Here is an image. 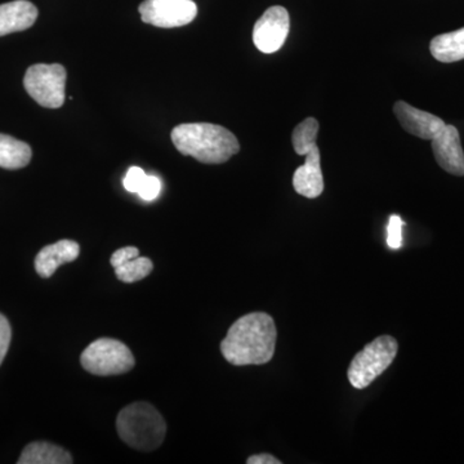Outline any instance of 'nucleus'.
<instances>
[{
  "label": "nucleus",
  "instance_id": "a211bd4d",
  "mask_svg": "<svg viewBox=\"0 0 464 464\" xmlns=\"http://www.w3.org/2000/svg\"><path fill=\"white\" fill-rule=\"evenodd\" d=\"M152 268H154V265H152L151 259L137 257L116 267L115 274L121 282L132 284L148 277L151 274Z\"/></svg>",
  "mask_w": 464,
  "mask_h": 464
},
{
  "label": "nucleus",
  "instance_id": "412c9836",
  "mask_svg": "<svg viewBox=\"0 0 464 464\" xmlns=\"http://www.w3.org/2000/svg\"><path fill=\"white\" fill-rule=\"evenodd\" d=\"M161 191V182L158 177L148 176L143 182L141 190L139 191L140 198L146 201L157 199Z\"/></svg>",
  "mask_w": 464,
  "mask_h": 464
},
{
  "label": "nucleus",
  "instance_id": "1a4fd4ad",
  "mask_svg": "<svg viewBox=\"0 0 464 464\" xmlns=\"http://www.w3.org/2000/svg\"><path fill=\"white\" fill-rule=\"evenodd\" d=\"M431 141L433 155L439 166L454 176H464V152L457 128L445 125Z\"/></svg>",
  "mask_w": 464,
  "mask_h": 464
},
{
  "label": "nucleus",
  "instance_id": "f3484780",
  "mask_svg": "<svg viewBox=\"0 0 464 464\" xmlns=\"http://www.w3.org/2000/svg\"><path fill=\"white\" fill-rule=\"evenodd\" d=\"M319 121L315 118L304 119L293 130L292 142L295 154L306 157L308 151L316 145L317 133H319Z\"/></svg>",
  "mask_w": 464,
  "mask_h": 464
},
{
  "label": "nucleus",
  "instance_id": "20e7f679",
  "mask_svg": "<svg viewBox=\"0 0 464 464\" xmlns=\"http://www.w3.org/2000/svg\"><path fill=\"white\" fill-rule=\"evenodd\" d=\"M399 344L391 335H381L372 343L366 344L351 362L348 381L357 390L366 389L395 360Z\"/></svg>",
  "mask_w": 464,
  "mask_h": 464
},
{
  "label": "nucleus",
  "instance_id": "ddd939ff",
  "mask_svg": "<svg viewBox=\"0 0 464 464\" xmlns=\"http://www.w3.org/2000/svg\"><path fill=\"white\" fill-rule=\"evenodd\" d=\"M38 18V8L27 0L0 5V36L30 29Z\"/></svg>",
  "mask_w": 464,
  "mask_h": 464
},
{
  "label": "nucleus",
  "instance_id": "9d476101",
  "mask_svg": "<svg viewBox=\"0 0 464 464\" xmlns=\"http://www.w3.org/2000/svg\"><path fill=\"white\" fill-rule=\"evenodd\" d=\"M393 112L406 132L418 139L432 140L447 125L439 116L415 109L404 101H398L393 105Z\"/></svg>",
  "mask_w": 464,
  "mask_h": 464
},
{
  "label": "nucleus",
  "instance_id": "6e6552de",
  "mask_svg": "<svg viewBox=\"0 0 464 464\" xmlns=\"http://www.w3.org/2000/svg\"><path fill=\"white\" fill-rule=\"evenodd\" d=\"M290 30V18L288 11L280 5L268 8L262 14L255 29H253V42L262 53H275L283 47Z\"/></svg>",
  "mask_w": 464,
  "mask_h": 464
},
{
  "label": "nucleus",
  "instance_id": "aec40b11",
  "mask_svg": "<svg viewBox=\"0 0 464 464\" xmlns=\"http://www.w3.org/2000/svg\"><path fill=\"white\" fill-rule=\"evenodd\" d=\"M146 177H148V174L143 172L141 168L130 167L123 179L125 190L139 194V191L141 190L143 182H145Z\"/></svg>",
  "mask_w": 464,
  "mask_h": 464
},
{
  "label": "nucleus",
  "instance_id": "0eeeda50",
  "mask_svg": "<svg viewBox=\"0 0 464 464\" xmlns=\"http://www.w3.org/2000/svg\"><path fill=\"white\" fill-rule=\"evenodd\" d=\"M139 11L143 23L163 29L188 25L198 16V5L192 0H145Z\"/></svg>",
  "mask_w": 464,
  "mask_h": 464
},
{
  "label": "nucleus",
  "instance_id": "dca6fc26",
  "mask_svg": "<svg viewBox=\"0 0 464 464\" xmlns=\"http://www.w3.org/2000/svg\"><path fill=\"white\" fill-rule=\"evenodd\" d=\"M432 56L440 63H451L464 60V27L432 39L430 45Z\"/></svg>",
  "mask_w": 464,
  "mask_h": 464
},
{
  "label": "nucleus",
  "instance_id": "b1692460",
  "mask_svg": "<svg viewBox=\"0 0 464 464\" xmlns=\"http://www.w3.org/2000/svg\"><path fill=\"white\" fill-rule=\"evenodd\" d=\"M248 464H282V460L270 456V454H258V456H252L246 459Z\"/></svg>",
  "mask_w": 464,
  "mask_h": 464
},
{
  "label": "nucleus",
  "instance_id": "f8f14e48",
  "mask_svg": "<svg viewBox=\"0 0 464 464\" xmlns=\"http://www.w3.org/2000/svg\"><path fill=\"white\" fill-rule=\"evenodd\" d=\"M81 255V246L76 241L60 240L44 246L35 258V270L39 276L48 279L56 273L60 266L74 262Z\"/></svg>",
  "mask_w": 464,
  "mask_h": 464
},
{
  "label": "nucleus",
  "instance_id": "39448f33",
  "mask_svg": "<svg viewBox=\"0 0 464 464\" xmlns=\"http://www.w3.org/2000/svg\"><path fill=\"white\" fill-rule=\"evenodd\" d=\"M82 366L91 374L118 375L132 371L134 356L123 342L112 338H100L92 342L81 356Z\"/></svg>",
  "mask_w": 464,
  "mask_h": 464
},
{
  "label": "nucleus",
  "instance_id": "423d86ee",
  "mask_svg": "<svg viewBox=\"0 0 464 464\" xmlns=\"http://www.w3.org/2000/svg\"><path fill=\"white\" fill-rule=\"evenodd\" d=\"M66 69L60 63H36L27 69L24 85L43 108L58 109L65 102Z\"/></svg>",
  "mask_w": 464,
  "mask_h": 464
},
{
  "label": "nucleus",
  "instance_id": "f03ea898",
  "mask_svg": "<svg viewBox=\"0 0 464 464\" xmlns=\"http://www.w3.org/2000/svg\"><path fill=\"white\" fill-rule=\"evenodd\" d=\"M172 142L186 157L204 164H222L240 151L239 141L230 130L209 123L179 124L172 130Z\"/></svg>",
  "mask_w": 464,
  "mask_h": 464
},
{
  "label": "nucleus",
  "instance_id": "6ab92c4d",
  "mask_svg": "<svg viewBox=\"0 0 464 464\" xmlns=\"http://www.w3.org/2000/svg\"><path fill=\"white\" fill-rule=\"evenodd\" d=\"M402 221L398 215L391 216L389 226H387V244L391 249H400L402 246Z\"/></svg>",
  "mask_w": 464,
  "mask_h": 464
},
{
  "label": "nucleus",
  "instance_id": "9b49d317",
  "mask_svg": "<svg viewBox=\"0 0 464 464\" xmlns=\"http://www.w3.org/2000/svg\"><path fill=\"white\" fill-rule=\"evenodd\" d=\"M293 188L297 194L307 199H315L324 191L322 164H320V150L314 145L306 154V161L299 167L293 176Z\"/></svg>",
  "mask_w": 464,
  "mask_h": 464
},
{
  "label": "nucleus",
  "instance_id": "4468645a",
  "mask_svg": "<svg viewBox=\"0 0 464 464\" xmlns=\"http://www.w3.org/2000/svg\"><path fill=\"white\" fill-rule=\"evenodd\" d=\"M74 462L65 449L51 442L36 441L27 445L18 464H70Z\"/></svg>",
  "mask_w": 464,
  "mask_h": 464
},
{
  "label": "nucleus",
  "instance_id": "f257e3e1",
  "mask_svg": "<svg viewBox=\"0 0 464 464\" xmlns=\"http://www.w3.org/2000/svg\"><path fill=\"white\" fill-rule=\"evenodd\" d=\"M277 332L273 317L265 313L241 316L232 324L221 343V353L232 365H264L271 362Z\"/></svg>",
  "mask_w": 464,
  "mask_h": 464
},
{
  "label": "nucleus",
  "instance_id": "5701e85b",
  "mask_svg": "<svg viewBox=\"0 0 464 464\" xmlns=\"http://www.w3.org/2000/svg\"><path fill=\"white\" fill-rule=\"evenodd\" d=\"M137 257H140V250L136 246H124V248L116 250L110 262H111L112 267L116 268Z\"/></svg>",
  "mask_w": 464,
  "mask_h": 464
},
{
  "label": "nucleus",
  "instance_id": "7ed1b4c3",
  "mask_svg": "<svg viewBox=\"0 0 464 464\" xmlns=\"http://www.w3.org/2000/svg\"><path fill=\"white\" fill-rule=\"evenodd\" d=\"M116 430L130 448L152 451L163 444L167 424L154 406L140 401L125 406L119 413Z\"/></svg>",
  "mask_w": 464,
  "mask_h": 464
},
{
  "label": "nucleus",
  "instance_id": "2eb2a0df",
  "mask_svg": "<svg viewBox=\"0 0 464 464\" xmlns=\"http://www.w3.org/2000/svg\"><path fill=\"white\" fill-rule=\"evenodd\" d=\"M32 157V148L27 143L0 133V168L21 169L30 163Z\"/></svg>",
  "mask_w": 464,
  "mask_h": 464
},
{
  "label": "nucleus",
  "instance_id": "4be33fe9",
  "mask_svg": "<svg viewBox=\"0 0 464 464\" xmlns=\"http://www.w3.org/2000/svg\"><path fill=\"white\" fill-rule=\"evenodd\" d=\"M12 331L7 317L0 314V365L7 356L9 344H11Z\"/></svg>",
  "mask_w": 464,
  "mask_h": 464
}]
</instances>
